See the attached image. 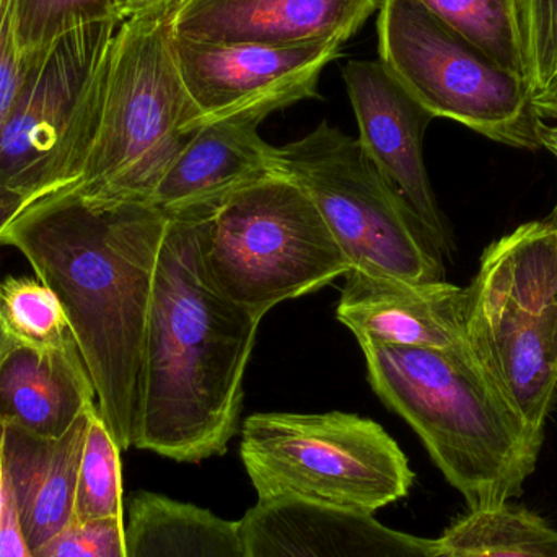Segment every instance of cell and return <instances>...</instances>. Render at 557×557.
Instances as JSON below:
<instances>
[{
    "instance_id": "cell-1",
    "label": "cell",
    "mask_w": 557,
    "mask_h": 557,
    "mask_svg": "<svg viewBox=\"0 0 557 557\" xmlns=\"http://www.w3.org/2000/svg\"><path fill=\"white\" fill-rule=\"evenodd\" d=\"M169 218L150 205H101L74 186L33 202L0 235L54 292L121 451L134 447L144 343Z\"/></svg>"
},
{
    "instance_id": "cell-2",
    "label": "cell",
    "mask_w": 557,
    "mask_h": 557,
    "mask_svg": "<svg viewBox=\"0 0 557 557\" xmlns=\"http://www.w3.org/2000/svg\"><path fill=\"white\" fill-rule=\"evenodd\" d=\"M261 320L209 276L198 222L170 221L147 320L134 447L182 463L224 455L238 432Z\"/></svg>"
},
{
    "instance_id": "cell-3",
    "label": "cell",
    "mask_w": 557,
    "mask_h": 557,
    "mask_svg": "<svg viewBox=\"0 0 557 557\" xmlns=\"http://www.w3.org/2000/svg\"><path fill=\"white\" fill-rule=\"evenodd\" d=\"M362 350L373 392L414 429L470 510L506 506L523 493L545 437L497 395L468 350Z\"/></svg>"
},
{
    "instance_id": "cell-4",
    "label": "cell",
    "mask_w": 557,
    "mask_h": 557,
    "mask_svg": "<svg viewBox=\"0 0 557 557\" xmlns=\"http://www.w3.org/2000/svg\"><path fill=\"white\" fill-rule=\"evenodd\" d=\"M175 12L127 16L111 39L100 124L74 185L87 201L149 205L196 131V110L173 49Z\"/></svg>"
},
{
    "instance_id": "cell-5",
    "label": "cell",
    "mask_w": 557,
    "mask_h": 557,
    "mask_svg": "<svg viewBox=\"0 0 557 557\" xmlns=\"http://www.w3.org/2000/svg\"><path fill=\"white\" fill-rule=\"evenodd\" d=\"M465 336L484 379L545 437L557 398V219L520 225L484 251Z\"/></svg>"
},
{
    "instance_id": "cell-6",
    "label": "cell",
    "mask_w": 557,
    "mask_h": 557,
    "mask_svg": "<svg viewBox=\"0 0 557 557\" xmlns=\"http://www.w3.org/2000/svg\"><path fill=\"white\" fill-rule=\"evenodd\" d=\"M240 455L258 503L373 516L408 496L414 481L388 432L349 412H257L242 428Z\"/></svg>"
},
{
    "instance_id": "cell-7",
    "label": "cell",
    "mask_w": 557,
    "mask_h": 557,
    "mask_svg": "<svg viewBox=\"0 0 557 557\" xmlns=\"http://www.w3.org/2000/svg\"><path fill=\"white\" fill-rule=\"evenodd\" d=\"M199 242L214 284L261 318L352 270L310 196L281 175L232 196Z\"/></svg>"
},
{
    "instance_id": "cell-8",
    "label": "cell",
    "mask_w": 557,
    "mask_h": 557,
    "mask_svg": "<svg viewBox=\"0 0 557 557\" xmlns=\"http://www.w3.org/2000/svg\"><path fill=\"white\" fill-rule=\"evenodd\" d=\"M121 22L78 26L26 55L25 81L0 129V185L38 201L81 180L100 124L104 55Z\"/></svg>"
},
{
    "instance_id": "cell-9",
    "label": "cell",
    "mask_w": 557,
    "mask_h": 557,
    "mask_svg": "<svg viewBox=\"0 0 557 557\" xmlns=\"http://www.w3.org/2000/svg\"><path fill=\"white\" fill-rule=\"evenodd\" d=\"M273 165L310 196L352 270L444 281L441 253L359 139L323 121L301 139L274 147Z\"/></svg>"
},
{
    "instance_id": "cell-10",
    "label": "cell",
    "mask_w": 557,
    "mask_h": 557,
    "mask_svg": "<svg viewBox=\"0 0 557 557\" xmlns=\"http://www.w3.org/2000/svg\"><path fill=\"white\" fill-rule=\"evenodd\" d=\"M379 61L432 117L535 150L540 116L527 78L500 67L418 0H380Z\"/></svg>"
},
{
    "instance_id": "cell-11",
    "label": "cell",
    "mask_w": 557,
    "mask_h": 557,
    "mask_svg": "<svg viewBox=\"0 0 557 557\" xmlns=\"http://www.w3.org/2000/svg\"><path fill=\"white\" fill-rule=\"evenodd\" d=\"M341 48L337 42L224 45L173 33L176 64L196 110L195 129L234 117L263 123L274 111L320 98L321 72L339 58Z\"/></svg>"
},
{
    "instance_id": "cell-12",
    "label": "cell",
    "mask_w": 557,
    "mask_h": 557,
    "mask_svg": "<svg viewBox=\"0 0 557 557\" xmlns=\"http://www.w3.org/2000/svg\"><path fill=\"white\" fill-rule=\"evenodd\" d=\"M343 78L363 152L408 202L435 250L448 253L450 231L438 209L422 152L425 129L434 117L380 61H349Z\"/></svg>"
},
{
    "instance_id": "cell-13",
    "label": "cell",
    "mask_w": 557,
    "mask_h": 557,
    "mask_svg": "<svg viewBox=\"0 0 557 557\" xmlns=\"http://www.w3.org/2000/svg\"><path fill=\"white\" fill-rule=\"evenodd\" d=\"M344 278L336 317L360 347L468 350L467 288L447 281H406L357 270Z\"/></svg>"
},
{
    "instance_id": "cell-14",
    "label": "cell",
    "mask_w": 557,
    "mask_h": 557,
    "mask_svg": "<svg viewBox=\"0 0 557 557\" xmlns=\"http://www.w3.org/2000/svg\"><path fill=\"white\" fill-rule=\"evenodd\" d=\"M260 121H215L198 127L180 150L149 205L169 221L201 222L248 186L276 175L274 146L261 139Z\"/></svg>"
},
{
    "instance_id": "cell-15",
    "label": "cell",
    "mask_w": 557,
    "mask_h": 557,
    "mask_svg": "<svg viewBox=\"0 0 557 557\" xmlns=\"http://www.w3.org/2000/svg\"><path fill=\"white\" fill-rule=\"evenodd\" d=\"M379 7L380 0H185L172 25L193 41L343 46Z\"/></svg>"
},
{
    "instance_id": "cell-16",
    "label": "cell",
    "mask_w": 557,
    "mask_h": 557,
    "mask_svg": "<svg viewBox=\"0 0 557 557\" xmlns=\"http://www.w3.org/2000/svg\"><path fill=\"white\" fill-rule=\"evenodd\" d=\"M248 557H438V540L396 532L372 516L295 500L258 503L240 520Z\"/></svg>"
},
{
    "instance_id": "cell-17",
    "label": "cell",
    "mask_w": 557,
    "mask_h": 557,
    "mask_svg": "<svg viewBox=\"0 0 557 557\" xmlns=\"http://www.w3.org/2000/svg\"><path fill=\"white\" fill-rule=\"evenodd\" d=\"M95 408L58 438L39 437L5 424L7 487L23 539L32 552L74 522L75 487L88 421Z\"/></svg>"
},
{
    "instance_id": "cell-18",
    "label": "cell",
    "mask_w": 557,
    "mask_h": 557,
    "mask_svg": "<svg viewBox=\"0 0 557 557\" xmlns=\"http://www.w3.org/2000/svg\"><path fill=\"white\" fill-rule=\"evenodd\" d=\"M95 406L97 393L78 349L15 346L0 367L3 424L58 438Z\"/></svg>"
},
{
    "instance_id": "cell-19",
    "label": "cell",
    "mask_w": 557,
    "mask_h": 557,
    "mask_svg": "<svg viewBox=\"0 0 557 557\" xmlns=\"http://www.w3.org/2000/svg\"><path fill=\"white\" fill-rule=\"evenodd\" d=\"M127 557H248L240 522L159 494L131 500Z\"/></svg>"
},
{
    "instance_id": "cell-20",
    "label": "cell",
    "mask_w": 557,
    "mask_h": 557,
    "mask_svg": "<svg viewBox=\"0 0 557 557\" xmlns=\"http://www.w3.org/2000/svg\"><path fill=\"white\" fill-rule=\"evenodd\" d=\"M438 557H557V530L525 507L470 510L438 540Z\"/></svg>"
},
{
    "instance_id": "cell-21",
    "label": "cell",
    "mask_w": 557,
    "mask_h": 557,
    "mask_svg": "<svg viewBox=\"0 0 557 557\" xmlns=\"http://www.w3.org/2000/svg\"><path fill=\"white\" fill-rule=\"evenodd\" d=\"M500 67L529 81L519 0H418Z\"/></svg>"
},
{
    "instance_id": "cell-22",
    "label": "cell",
    "mask_w": 557,
    "mask_h": 557,
    "mask_svg": "<svg viewBox=\"0 0 557 557\" xmlns=\"http://www.w3.org/2000/svg\"><path fill=\"white\" fill-rule=\"evenodd\" d=\"M0 314L16 346L78 349L61 301L39 278L9 277L0 282Z\"/></svg>"
},
{
    "instance_id": "cell-23",
    "label": "cell",
    "mask_w": 557,
    "mask_h": 557,
    "mask_svg": "<svg viewBox=\"0 0 557 557\" xmlns=\"http://www.w3.org/2000/svg\"><path fill=\"white\" fill-rule=\"evenodd\" d=\"M101 519H124L123 474L121 448L95 408L75 487L74 522Z\"/></svg>"
},
{
    "instance_id": "cell-24",
    "label": "cell",
    "mask_w": 557,
    "mask_h": 557,
    "mask_svg": "<svg viewBox=\"0 0 557 557\" xmlns=\"http://www.w3.org/2000/svg\"><path fill=\"white\" fill-rule=\"evenodd\" d=\"M111 20H124L121 0H16V33L25 55L46 51L78 26Z\"/></svg>"
},
{
    "instance_id": "cell-25",
    "label": "cell",
    "mask_w": 557,
    "mask_h": 557,
    "mask_svg": "<svg viewBox=\"0 0 557 557\" xmlns=\"http://www.w3.org/2000/svg\"><path fill=\"white\" fill-rule=\"evenodd\" d=\"M533 100L545 95L557 69V0H519Z\"/></svg>"
},
{
    "instance_id": "cell-26",
    "label": "cell",
    "mask_w": 557,
    "mask_h": 557,
    "mask_svg": "<svg viewBox=\"0 0 557 557\" xmlns=\"http://www.w3.org/2000/svg\"><path fill=\"white\" fill-rule=\"evenodd\" d=\"M35 557H127L124 519L72 522L33 552Z\"/></svg>"
},
{
    "instance_id": "cell-27",
    "label": "cell",
    "mask_w": 557,
    "mask_h": 557,
    "mask_svg": "<svg viewBox=\"0 0 557 557\" xmlns=\"http://www.w3.org/2000/svg\"><path fill=\"white\" fill-rule=\"evenodd\" d=\"M28 59L16 33V0H0V129L25 81Z\"/></svg>"
},
{
    "instance_id": "cell-28",
    "label": "cell",
    "mask_w": 557,
    "mask_h": 557,
    "mask_svg": "<svg viewBox=\"0 0 557 557\" xmlns=\"http://www.w3.org/2000/svg\"><path fill=\"white\" fill-rule=\"evenodd\" d=\"M0 557H35L23 539L15 506L7 487V507L0 525Z\"/></svg>"
},
{
    "instance_id": "cell-29",
    "label": "cell",
    "mask_w": 557,
    "mask_h": 557,
    "mask_svg": "<svg viewBox=\"0 0 557 557\" xmlns=\"http://www.w3.org/2000/svg\"><path fill=\"white\" fill-rule=\"evenodd\" d=\"M33 202L36 201L29 198V196L0 185V235Z\"/></svg>"
},
{
    "instance_id": "cell-30",
    "label": "cell",
    "mask_w": 557,
    "mask_h": 557,
    "mask_svg": "<svg viewBox=\"0 0 557 557\" xmlns=\"http://www.w3.org/2000/svg\"><path fill=\"white\" fill-rule=\"evenodd\" d=\"M185 0H121L123 18L144 13L159 12V10H178Z\"/></svg>"
},
{
    "instance_id": "cell-31",
    "label": "cell",
    "mask_w": 557,
    "mask_h": 557,
    "mask_svg": "<svg viewBox=\"0 0 557 557\" xmlns=\"http://www.w3.org/2000/svg\"><path fill=\"white\" fill-rule=\"evenodd\" d=\"M3 442H5V424L0 422V525H2L3 513L7 507V480L5 468H3Z\"/></svg>"
},
{
    "instance_id": "cell-32",
    "label": "cell",
    "mask_w": 557,
    "mask_h": 557,
    "mask_svg": "<svg viewBox=\"0 0 557 557\" xmlns=\"http://www.w3.org/2000/svg\"><path fill=\"white\" fill-rule=\"evenodd\" d=\"M15 346L16 344L13 343L9 331H7L5 323H3L2 314H0V367H2L3 360L7 359V356L15 349Z\"/></svg>"
},
{
    "instance_id": "cell-33",
    "label": "cell",
    "mask_w": 557,
    "mask_h": 557,
    "mask_svg": "<svg viewBox=\"0 0 557 557\" xmlns=\"http://www.w3.org/2000/svg\"><path fill=\"white\" fill-rule=\"evenodd\" d=\"M557 98V69L555 77H553L552 84H549L548 90L545 91L543 97H540L539 100L535 101L536 113H539L540 108L545 107V104L552 103Z\"/></svg>"
},
{
    "instance_id": "cell-34",
    "label": "cell",
    "mask_w": 557,
    "mask_h": 557,
    "mask_svg": "<svg viewBox=\"0 0 557 557\" xmlns=\"http://www.w3.org/2000/svg\"><path fill=\"white\" fill-rule=\"evenodd\" d=\"M557 113V98L552 103L545 104V107L540 108L539 116L540 120L543 121H552V117Z\"/></svg>"
}]
</instances>
